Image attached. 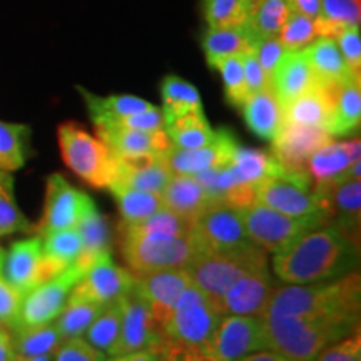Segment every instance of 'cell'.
I'll return each instance as SVG.
<instances>
[{"label":"cell","mask_w":361,"mask_h":361,"mask_svg":"<svg viewBox=\"0 0 361 361\" xmlns=\"http://www.w3.org/2000/svg\"><path fill=\"white\" fill-rule=\"evenodd\" d=\"M360 241L328 223L310 229L274 252L273 269L283 283L333 281L358 269Z\"/></svg>","instance_id":"obj_1"},{"label":"cell","mask_w":361,"mask_h":361,"mask_svg":"<svg viewBox=\"0 0 361 361\" xmlns=\"http://www.w3.org/2000/svg\"><path fill=\"white\" fill-rule=\"evenodd\" d=\"M269 350L295 361H311L319 351L360 329V313L322 316H259Z\"/></svg>","instance_id":"obj_2"},{"label":"cell","mask_w":361,"mask_h":361,"mask_svg":"<svg viewBox=\"0 0 361 361\" xmlns=\"http://www.w3.org/2000/svg\"><path fill=\"white\" fill-rule=\"evenodd\" d=\"M361 276L360 273L310 284H283L274 286L268 305L259 316H322L331 313H360Z\"/></svg>","instance_id":"obj_3"},{"label":"cell","mask_w":361,"mask_h":361,"mask_svg":"<svg viewBox=\"0 0 361 361\" xmlns=\"http://www.w3.org/2000/svg\"><path fill=\"white\" fill-rule=\"evenodd\" d=\"M223 316L219 305L191 284L162 323V335L173 343L180 355L204 348L209 345Z\"/></svg>","instance_id":"obj_4"},{"label":"cell","mask_w":361,"mask_h":361,"mask_svg":"<svg viewBox=\"0 0 361 361\" xmlns=\"http://www.w3.org/2000/svg\"><path fill=\"white\" fill-rule=\"evenodd\" d=\"M268 264L266 251L255 243L228 251H201L186 266L194 286L219 305V300L239 278Z\"/></svg>","instance_id":"obj_5"},{"label":"cell","mask_w":361,"mask_h":361,"mask_svg":"<svg viewBox=\"0 0 361 361\" xmlns=\"http://www.w3.org/2000/svg\"><path fill=\"white\" fill-rule=\"evenodd\" d=\"M121 252L133 274L151 271L186 268L197 247L191 236H164V234L137 233L119 224Z\"/></svg>","instance_id":"obj_6"},{"label":"cell","mask_w":361,"mask_h":361,"mask_svg":"<svg viewBox=\"0 0 361 361\" xmlns=\"http://www.w3.org/2000/svg\"><path fill=\"white\" fill-rule=\"evenodd\" d=\"M59 147L66 166L89 186L109 188L116 179V157L99 137L78 123H64L57 129Z\"/></svg>","instance_id":"obj_7"},{"label":"cell","mask_w":361,"mask_h":361,"mask_svg":"<svg viewBox=\"0 0 361 361\" xmlns=\"http://www.w3.org/2000/svg\"><path fill=\"white\" fill-rule=\"evenodd\" d=\"M243 223H245L247 236L255 245L263 247L266 252H278L295 241L298 236L328 224V216L324 213H314L306 216H288L279 211L252 202L251 206L239 209Z\"/></svg>","instance_id":"obj_8"},{"label":"cell","mask_w":361,"mask_h":361,"mask_svg":"<svg viewBox=\"0 0 361 361\" xmlns=\"http://www.w3.org/2000/svg\"><path fill=\"white\" fill-rule=\"evenodd\" d=\"M85 271L79 263L71 264L69 268L49 279L34 290H30L22 298L17 322L11 328L13 333L22 329L40 326V324L52 323L67 303L72 288L80 281Z\"/></svg>","instance_id":"obj_9"},{"label":"cell","mask_w":361,"mask_h":361,"mask_svg":"<svg viewBox=\"0 0 361 361\" xmlns=\"http://www.w3.org/2000/svg\"><path fill=\"white\" fill-rule=\"evenodd\" d=\"M261 350H269V343L259 316L224 314L209 345L197 351L213 361H236Z\"/></svg>","instance_id":"obj_10"},{"label":"cell","mask_w":361,"mask_h":361,"mask_svg":"<svg viewBox=\"0 0 361 361\" xmlns=\"http://www.w3.org/2000/svg\"><path fill=\"white\" fill-rule=\"evenodd\" d=\"M256 201L288 216L324 213L308 173L283 171L256 186Z\"/></svg>","instance_id":"obj_11"},{"label":"cell","mask_w":361,"mask_h":361,"mask_svg":"<svg viewBox=\"0 0 361 361\" xmlns=\"http://www.w3.org/2000/svg\"><path fill=\"white\" fill-rule=\"evenodd\" d=\"M192 238L197 252L228 251L251 245L238 207L226 201H214L194 221ZM196 252V255H197Z\"/></svg>","instance_id":"obj_12"},{"label":"cell","mask_w":361,"mask_h":361,"mask_svg":"<svg viewBox=\"0 0 361 361\" xmlns=\"http://www.w3.org/2000/svg\"><path fill=\"white\" fill-rule=\"evenodd\" d=\"M121 329L119 336L107 355L121 356L137 351H152L162 340V329L152 318L146 301L135 286L121 296Z\"/></svg>","instance_id":"obj_13"},{"label":"cell","mask_w":361,"mask_h":361,"mask_svg":"<svg viewBox=\"0 0 361 361\" xmlns=\"http://www.w3.org/2000/svg\"><path fill=\"white\" fill-rule=\"evenodd\" d=\"M134 279L135 276L130 271L112 261L111 252H104L72 288L67 301H87L99 306L109 305L133 288Z\"/></svg>","instance_id":"obj_14"},{"label":"cell","mask_w":361,"mask_h":361,"mask_svg":"<svg viewBox=\"0 0 361 361\" xmlns=\"http://www.w3.org/2000/svg\"><path fill=\"white\" fill-rule=\"evenodd\" d=\"M87 200V194L75 189L64 176L51 174L45 183L42 218L32 226V233L44 236L57 229L75 228Z\"/></svg>","instance_id":"obj_15"},{"label":"cell","mask_w":361,"mask_h":361,"mask_svg":"<svg viewBox=\"0 0 361 361\" xmlns=\"http://www.w3.org/2000/svg\"><path fill=\"white\" fill-rule=\"evenodd\" d=\"M134 286L142 300L146 301L149 311L156 323L162 326L168 319L179 296L192 284L186 268H169L151 271V273L134 274Z\"/></svg>","instance_id":"obj_16"},{"label":"cell","mask_w":361,"mask_h":361,"mask_svg":"<svg viewBox=\"0 0 361 361\" xmlns=\"http://www.w3.org/2000/svg\"><path fill=\"white\" fill-rule=\"evenodd\" d=\"M319 204L328 221L338 229L360 241L361 223V179L340 180V183L313 184Z\"/></svg>","instance_id":"obj_17"},{"label":"cell","mask_w":361,"mask_h":361,"mask_svg":"<svg viewBox=\"0 0 361 361\" xmlns=\"http://www.w3.org/2000/svg\"><path fill=\"white\" fill-rule=\"evenodd\" d=\"M328 130L319 128H306V126L283 124L276 137L273 139V156L290 173H308L306 162L318 147L331 141Z\"/></svg>","instance_id":"obj_18"},{"label":"cell","mask_w":361,"mask_h":361,"mask_svg":"<svg viewBox=\"0 0 361 361\" xmlns=\"http://www.w3.org/2000/svg\"><path fill=\"white\" fill-rule=\"evenodd\" d=\"M274 279L268 264L250 271L224 293L219 300V310L223 314L259 316L268 305L274 290Z\"/></svg>","instance_id":"obj_19"},{"label":"cell","mask_w":361,"mask_h":361,"mask_svg":"<svg viewBox=\"0 0 361 361\" xmlns=\"http://www.w3.org/2000/svg\"><path fill=\"white\" fill-rule=\"evenodd\" d=\"M239 146L229 129L216 130V139L197 149L171 147L166 152V164L173 174H196L200 171L218 168L231 161L234 149Z\"/></svg>","instance_id":"obj_20"},{"label":"cell","mask_w":361,"mask_h":361,"mask_svg":"<svg viewBox=\"0 0 361 361\" xmlns=\"http://www.w3.org/2000/svg\"><path fill=\"white\" fill-rule=\"evenodd\" d=\"M42 261V238L34 236L20 239V241L12 243L8 251H6L4 276L17 291L25 296L35 286L42 284V278H40Z\"/></svg>","instance_id":"obj_21"},{"label":"cell","mask_w":361,"mask_h":361,"mask_svg":"<svg viewBox=\"0 0 361 361\" xmlns=\"http://www.w3.org/2000/svg\"><path fill=\"white\" fill-rule=\"evenodd\" d=\"M97 137L109 147V151L117 156H134V154H166L173 142L166 130H147L128 129L117 124L97 126Z\"/></svg>","instance_id":"obj_22"},{"label":"cell","mask_w":361,"mask_h":361,"mask_svg":"<svg viewBox=\"0 0 361 361\" xmlns=\"http://www.w3.org/2000/svg\"><path fill=\"white\" fill-rule=\"evenodd\" d=\"M316 84H318V78L311 69L305 49L303 51H288L271 79V87L276 94L281 107L295 101L296 97L303 96Z\"/></svg>","instance_id":"obj_23"},{"label":"cell","mask_w":361,"mask_h":361,"mask_svg":"<svg viewBox=\"0 0 361 361\" xmlns=\"http://www.w3.org/2000/svg\"><path fill=\"white\" fill-rule=\"evenodd\" d=\"M82 239V251L75 263H79L84 269H89L104 252H111V229L107 219L97 209L96 202L89 196L85 202L82 214L75 224Z\"/></svg>","instance_id":"obj_24"},{"label":"cell","mask_w":361,"mask_h":361,"mask_svg":"<svg viewBox=\"0 0 361 361\" xmlns=\"http://www.w3.org/2000/svg\"><path fill=\"white\" fill-rule=\"evenodd\" d=\"M258 35L250 25H229L209 29L202 37V51L209 67H214L223 59L255 51Z\"/></svg>","instance_id":"obj_25"},{"label":"cell","mask_w":361,"mask_h":361,"mask_svg":"<svg viewBox=\"0 0 361 361\" xmlns=\"http://www.w3.org/2000/svg\"><path fill=\"white\" fill-rule=\"evenodd\" d=\"M161 200L164 207L192 223L211 204V200L201 184L189 174L171 176L168 184L161 191Z\"/></svg>","instance_id":"obj_26"},{"label":"cell","mask_w":361,"mask_h":361,"mask_svg":"<svg viewBox=\"0 0 361 361\" xmlns=\"http://www.w3.org/2000/svg\"><path fill=\"white\" fill-rule=\"evenodd\" d=\"M241 109L247 129L264 141H273L283 128V107L273 87L251 94Z\"/></svg>","instance_id":"obj_27"},{"label":"cell","mask_w":361,"mask_h":361,"mask_svg":"<svg viewBox=\"0 0 361 361\" xmlns=\"http://www.w3.org/2000/svg\"><path fill=\"white\" fill-rule=\"evenodd\" d=\"M333 117V106L324 92L316 84L313 89L283 106V124L319 128L329 133Z\"/></svg>","instance_id":"obj_28"},{"label":"cell","mask_w":361,"mask_h":361,"mask_svg":"<svg viewBox=\"0 0 361 361\" xmlns=\"http://www.w3.org/2000/svg\"><path fill=\"white\" fill-rule=\"evenodd\" d=\"M233 179L236 184L258 186L261 180L283 173V166L276 161L273 152L238 146L231 161L228 162Z\"/></svg>","instance_id":"obj_29"},{"label":"cell","mask_w":361,"mask_h":361,"mask_svg":"<svg viewBox=\"0 0 361 361\" xmlns=\"http://www.w3.org/2000/svg\"><path fill=\"white\" fill-rule=\"evenodd\" d=\"M79 90L82 94L85 106H87L94 128L96 126L117 123L123 117L139 114V112L149 111L154 107L151 102L144 101L141 97L130 96V94H114V96L99 97L82 87H79Z\"/></svg>","instance_id":"obj_30"},{"label":"cell","mask_w":361,"mask_h":361,"mask_svg":"<svg viewBox=\"0 0 361 361\" xmlns=\"http://www.w3.org/2000/svg\"><path fill=\"white\" fill-rule=\"evenodd\" d=\"M305 54L308 57L311 69L314 71L318 80H324V82H343V80L351 78L335 39L316 37L305 49Z\"/></svg>","instance_id":"obj_31"},{"label":"cell","mask_w":361,"mask_h":361,"mask_svg":"<svg viewBox=\"0 0 361 361\" xmlns=\"http://www.w3.org/2000/svg\"><path fill=\"white\" fill-rule=\"evenodd\" d=\"M353 162L356 161H353V157L350 154L348 142H336L335 139H331L329 142L316 149L313 154L308 157L306 171H308L310 178L314 179V184H323L336 179Z\"/></svg>","instance_id":"obj_32"},{"label":"cell","mask_w":361,"mask_h":361,"mask_svg":"<svg viewBox=\"0 0 361 361\" xmlns=\"http://www.w3.org/2000/svg\"><path fill=\"white\" fill-rule=\"evenodd\" d=\"M161 97L164 126L173 123L180 116L202 109L200 90L178 75H166L162 79Z\"/></svg>","instance_id":"obj_33"},{"label":"cell","mask_w":361,"mask_h":361,"mask_svg":"<svg viewBox=\"0 0 361 361\" xmlns=\"http://www.w3.org/2000/svg\"><path fill=\"white\" fill-rule=\"evenodd\" d=\"M164 130L173 146L179 149H197L207 146L216 139V130L207 123L204 109L178 117L173 123L166 124Z\"/></svg>","instance_id":"obj_34"},{"label":"cell","mask_w":361,"mask_h":361,"mask_svg":"<svg viewBox=\"0 0 361 361\" xmlns=\"http://www.w3.org/2000/svg\"><path fill=\"white\" fill-rule=\"evenodd\" d=\"M361 121V85L360 78L351 75L343 82L340 96L336 99L335 109H333L331 126L329 134L350 135L358 130Z\"/></svg>","instance_id":"obj_35"},{"label":"cell","mask_w":361,"mask_h":361,"mask_svg":"<svg viewBox=\"0 0 361 361\" xmlns=\"http://www.w3.org/2000/svg\"><path fill=\"white\" fill-rule=\"evenodd\" d=\"M109 191L116 197L117 207L121 213V223L134 224L141 223L149 216H152L156 211H159L162 206L161 194L137 191V189H130L121 184L112 183Z\"/></svg>","instance_id":"obj_36"},{"label":"cell","mask_w":361,"mask_h":361,"mask_svg":"<svg viewBox=\"0 0 361 361\" xmlns=\"http://www.w3.org/2000/svg\"><path fill=\"white\" fill-rule=\"evenodd\" d=\"M293 12L291 0H255L250 27L258 37H278Z\"/></svg>","instance_id":"obj_37"},{"label":"cell","mask_w":361,"mask_h":361,"mask_svg":"<svg viewBox=\"0 0 361 361\" xmlns=\"http://www.w3.org/2000/svg\"><path fill=\"white\" fill-rule=\"evenodd\" d=\"M12 341L17 355L24 358H34V356L54 355L64 338L59 333L56 323H47L16 331Z\"/></svg>","instance_id":"obj_38"},{"label":"cell","mask_w":361,"mask_h":361,"mask_svg":"<svg viewBox=\"0 0 361 361\" xmlns=\"http://www.w3.org/2000/svg\"><path fill=\"white\" fill-rule=\"evenodd\" d=\"M30 129L24 124L0 121V169L17 171L24 168L29 156Z\"/></svg>","instance_id":"obj_39"},{"label":"cell","mask_w":361,"mask_h":361,"mask_svg":"<svg viewBox=\"0 0 361 361\" xmlns=\"http://www.w3.org/2000/svg\"><path fill=\"white\" fill-rule=\"evenodd\" d=\"M121 298L112 301L109 305H104L99 314L94 318V322L85 329V340H87L94 348L109 353L112 346L119 336L121 329Z\"/></svg>","instance_id":"obj_40"},{"label":"cell","mask_w":361,"mask_h":361,"mask_svg":"<svg viewBox=\"0 0 361 361\" xmlns=\"http://www.w3.org/2000/svg\"><path fill=\"white\" fill-rule=\"evenodd\" d=\"M171 176H173V173H171L168 164H166V157L161 156L159 159L152 162L147 168L133 171L117 169L116 179L112 183L130 189H137V191L161 194Z\"/></svg>","instance_id":"obj_41"},{"label":"cell","mask_w":361,"mask_h":361,"mask_svg":"<svg viewBox=\"0 0 361 361\" xmlns=\"http://www.w3.org/2000/svg\"><path fill=\"white\" fill-rule=\"evenodd\" d=\"M42 238V251L45 258L54 261L62 269H67L74 264L82 251V239L75 228L57 229L44 234Z\"/></svg>","instance_id":"obj_42"},{"label":"cell","mask_w":361,"mask_h":361,"mask_svg":"<svg viewBox=\"0 0 361 361\" xmlns=\"http://www.w3.org/2000/svg\"><path fill=\"white\" fill-rule=\"evenodd\" d=\"M13 233H32V224L17 206L12 174L0 169V236Z\"/></svg>","instance_id":"obj_43"},{"label":"cell","mask_w":361,"mask_h":361,"mask_svg":"<svg viewBox=\"0 0 361 361\" xmlns=\"http://www.w3.org/2000/svg\"><path fill=\"white\" fill-rule=\"evenodd\" d=\"M255 0H204V19L209 29L250 25Z\"/></svg>","instance_id":"obj_44"},{"label":"cell","mask_w":361,"mask_h":361,"mask_svg":"<svg viewBox=\"0 0 361 361\" xmlns=\"http://www.w3.org/2000/svg\"><path fill=\"white\" fill-rule=\"evenodd\" d=\"M102 306L96 303H87V301H67L64 308L57 316L56 326L61 336L67 338L82 336L89 324L99 314Z\"/></svg>","instance_id":"obj_45"},{"label":"cell","mask_w":361,"mask_h":361,"mask_svg":"<svg viewBox=\"0 0 361 361\" xmlns=\"http://www.w3.org/2000/svg\"><path fill=\"white\" fill-rule=\"evenodd\" d=\"M129 229L137 233H151V234H164V236H191L194 223L183 216L176 214L174 211L162 206L159 211L149 216L141 223L126 224Z\"/></svg>","instance_id":"obj_46"},{"label":"cell","mask_w":361,"mask_h":361,"mask_svg":"<svg viewBox=\"0 0 361 361\" xmlns=\"http://www.w3.org/2000/svg\"><path fill=\"white\" fill-rule=\"evenodd\" d=\"M213 69L219 71L224 82L226 102L233 107H241L247 99V89L243 74V59L241 56H233L218 62Z\"/></svg>","instance_id":"obj_47"},{"label":"cell","mask_w":361,"mask_h":361,"mask_svg":"<svg viewBox=\"0 0 361 361\" xmlns=\"http://www.w3.org/2000/svg\"><path fill=\"white\" fill-rule=\"evenodd\" d=\"M316 37L318 32H316L314 19L298 11L291 13L281 32L278 34V39L281 40L286 51H303Z\"/></svg>","instance_id":"obj_48"},{"label":"cell","mask_w":361,"mask_h":361,"mask_svg":"<svg viewBox=\"0 0 361 361\" xmlns=\"http://www.w3.org/2000/svg\"><path fill=\"white\" fill-rule=\"evenodd\" d=\"M322 12L319 19L333 22L341 27L360 25L361 2L360 0H319Z\"/></svg>","instance_id":"obj_49"},{"label":"cell","mask_w":361,"mask_h":361,"mask_svg":"<svg viewBox=\"0 0 361 361\" xmlns=\"http://www.w3.org/2000/svg\"><path fill=\"white\" fill-rule=\"evenodd\" d=\"M4 256H6V251L0 247V326L12 328L19 316L24 295L17 291L4 276Z\"/></svg>","instance_id":"obj_50"},{"label":"cell","mask_w":361,"mask_h":361,"mask_svg":"<svg viewBox=\"0 0 361 361\" xmlns=\"http://www.w3.org/2000/svg\"><path fill=\"white\" fill-rule=\"evenodd\" d=\"M104 351L94 348L82 336L67 338L54 351V361H106Z\"/></svg>","instance_id":"obj_51"},{"label":"cell","mask_w":361,"mask_h":361,"mask_svg":"<svg viewBox=\"0 0 361 361\" xmlns=\"http://www.w3.org/2000/svg\"><path fill=\"white\" fill-rule=\"evenodd\" d=\"M340 49L345 64L348 67L350 74L360 78L361 72V34L360 25L346 27L343 32L335 39Z\"/></svg>","instance_id":"obj_52"},{"label":"cell","mask_w":361,"mask_h":361,"mask_svg":"<svg viewBox=\"0 0 361 361\" xmlns=\"http://www.w3.org/2000/svg\"><path fill=\"white\" fill-rule=\"evenodd\" d=\"M311 361H361V335L358 331L333 343Z\"/></svg>","instance_id":"obj_53"},{"label":"cell","mask_w":361,"mask_h":361,"mask_svg":"<svg viewBox=\"0 0 361 361\" xmlns=\"http://www.w3.org/2000/svg\"><path fill=\"white\" fill-rule=\"evenodd\" d=\"M255 56L258 59L261 69L264 71L266 78L271 82L274 71L281 62V59L286 56V49L278 37H259L255 45Z\"/></svg>","instance_id":"obj_54"},{"label":"cell","mask_w":361,"mask_h":361,"mask_svg":"<svg viewBox=\"0 0 361 361\" xmlns=\"http://www.w3.org/2000/svg\"><path fill=\"white\" fill-rule=\"evenodd\" d=\"M112 124L123 126V128H128V129L156 133V130H164V117H162V111L159 107L154 106L152 109L139 112V114L123 117V119H119L117 123H112Z\"/></svg>","instance_id":"obj_55"},{"label":"cell","mask_w":361,"mask_h":361,"mask_svg":"<svg viewBox=\"0 0 361 361\" xmlns=\"http://www.w3.org/2000/svg\"><path fill=\"white\" fill-rule=\"evenodd\" d=\"M241 59H243V74H245L247 97H250L251 94L271 87V82L268 80V78H266L264 71L261 69L255 52L251 51V52L243 54Z\"/></svg>","instance_id":"obj_56"},{"label":"cell","mask_w":361,"mask_h":361,"mask_svg":"<svg viewBox=\"0 0 361 361\" xmlns=\"http://www.w3.org/2000/svg\"><path fill=\"white\" fill-rule=\"evenodd\" d=\"M16 348H13L12 335L6 328L0 326V361H13L16 360Z\"/></svg>","instance_id":"obj_57"},{"label":"cell","mask_w":361,"mask_h":361,"mask_svg":"<svg viewBox=\"0 0 361 361\" xmlns=\"http://www.w3.org/2000/svg\"><path fill=\"white\" fill-rule=\"evenodd\" d=\"M236 361H295L288 356H284L281 353L274 350H261V351H255V353H250L243 358H239Z\"/></svg>","instance_id":"obj_58"},{"label":"cell","mask_w":361,"mask_h":361,"mask_svg":"<svg viewBox=\"0 0 361 361\" xmlns=\"http://www.w3.org/2000/svg\"><path fill=\"white\" fill-rule=\"evenodd\" d=\"M295 11L305 13V16L316 19L322 12V6H319V0H291Z\"/></svg>","instance_id":"obj_59"},{"label":"cell","mask_w":361,"mask_h":361,"mask_svg":"<svg viewBox=\"0 0 361 361\" xmlns=\"http://www.w3.org/2000/svg\"><path fill=\"white\" fill-rule=\"evenodd\" d=\"M106 361H168L156 355L154 351H137V353L121 355V356H109Z\"/></svg>","instance_id":"obj_60"}]
</instances>
